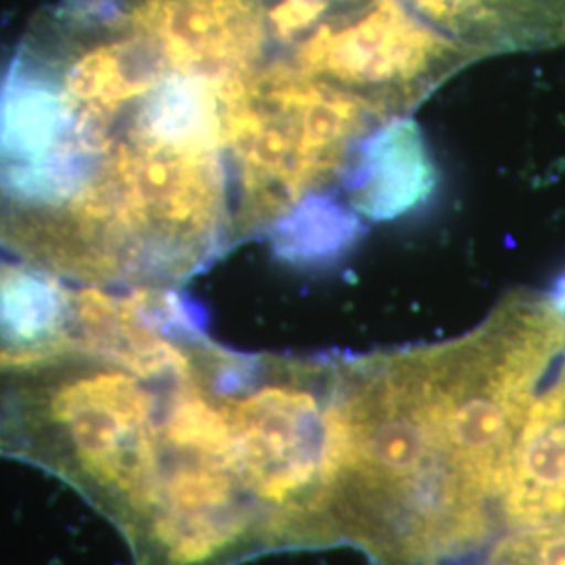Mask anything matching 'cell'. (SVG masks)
Instances as JSON below:
<instances>
[{
  "mask_svg": "<svg viewBox=\"0 0 565 565\" xmlns=\"http://www.w3.org/2000/svg\"><path fill=\"white\" fill-rule=\"evenodd\" d=\"M63 303L60 279L39 331L0 350V457L60 478L124 534L158 484L166 377L205 329L105 345L74 333Z\"/></svg>",
  "mask_w": 565,
  "mask_h": 565,
  "instance_id": "1",
  "label": "cell"
},
{
  "mask_svg": "<svg viewBox=\"0 0 565 565\" xmlns=\"http://www.w3.org/2000/svg\"><path fill=\"white\" fill-rule=\"evenodd\" d=\"M327 522L375 565H445L490 541L446 471L425 345L335 356Z\"/></svg>",
  "mask_w": 565,
  "mask_h": 565,
  "instance_id": "2",
  "label": "cell"
},
{
  "mask_svg": "<svg viewBox=\"0 0 565 565\" xmlns=\"http://www.w3.org/2000/svg\"><path fill=\"white\" fill-rule=\"evenodd\" d=\"M335 359L235 352L224 385L233 457L270 548L333 546L327 522Z\"/></svg>",
  "mask_w": 565,
  "mask_h": 565,
  "instance_id": "3",
  "label": "cell"
},
{
  "mask_svg": "<svg viewBox=\"0 0 565 565\" xmlns=\"http://www.w3.org/2000/svg\"><path fill=\"white\" fill-rule=\"evenodd\" d=\"M160 438L156 492L124 532L135 565H239L273 551L235 465L223 390L203 375L168 385Z\"/></svg>",
  "mask_w": 565,
  "mask_h": 565,
  "instance_id": "4",
  "label": "cell"
},
{
  "mask_svg": "<svg viewBox=\"0 0 565 565\" xmlns=\"http://www.w3.org/2000/svg\"><path fill=\"white\" fill-rule=\"evenodd\" d=\"M564 511L565 366L525 419L499 501V527L543 524Z\"/></svg>",
  "mask_w": 565,
  "mask_h": 565,
  "instance_id": "5",
  "label": "cell"
},
{
  "mask_svg": "<svg viewBox=\"0 0 565 565\" xmlns=\"http://www.w3.org/2000/svg\"><path fill=\"white\" fill-rule=\"evenodd\" d=\"M484 565H565V511L543 524L511 527L492 539Z\"/></svg>",
  "mask_w": 565,
  "mask_h": 565,
  "instance_id": "6",
  "label": "cell"
}]
</instances>
